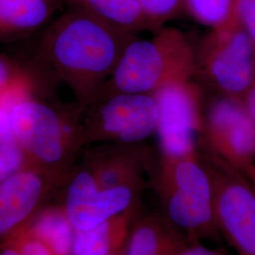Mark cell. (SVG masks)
Segmentation results:
<instances>
[{"label": "cell", "mask_w": 255, "mask_h": 255, "mask_svg": "<svg viewBox=\"0 0 255 255\" xmlns=\"http://www.w3.org/2000/svg\"><path fill=\"white\" fill-rule=\"evenodd\" d=\"M158 108L152 94L115 93L82 108L79 134L82 147L94 144H139L156 133Z\"/></svg>", "instance_id": "6"}, {"label": "cell", "mask_w": 255, "mask_h": 255, "mask_svg": "<svg viewBox=\"0 0 255 255\" xmlns=\"http://www.w3.org/2000/svg\"><path fill=\"white\" fill-rule=\"evenodd\" d=\"M7 238L17 248L21 255H55L44 241L27 229L26 224Z\"/></svg>", "instance_id": "21"}, {"label": "cell", "mask_w": 255, "mask_h": 255, "mask_svg": "<svg viewBox=\"0 0 255 255\" xmlns=\"http://www.w3.org/2000/svg\"><path fill=\"white\" fill-rule=\"evenodd\" d=\"M58 189L46 175L26 166L0 182V242L32 219Z\"/></svg>", "instance_id": "10"}, {"label": "cell", "mask_w": 255, "mask_h": 255, "mask_svg": "<svg viewBox=\"0 0 255 255\" xmlns=\"http://www.w3.org/2000/svg\"><path fill=\"white\" fill-rule=\"evenodd\" d=\"M154 32L149 39L136 35L128 42L99 96L152 94L166 85L191 80L195 48L187 37L175 27H163Z\"/></svg>", "instance_id": "3"}, {"label": "cell", "mask_w": 255, "mask_h": 255, "mask_svg": "<svg viewBox=\"0 0 255 255\" xmlns=\"http://www.w3.org/2000/svg\"><path fill=\"white\" fill-rule=\"evenodd\" d=\"M144 185L101 189L91 200L66 212L75 231H86L139 204Z\"/></svg>", "instance_id": "14"}, {"label": "cell", "mask_w": 255, "mask_h": 255, "mask_svg": "<svg viewBox=\"0 0 255 255\" xmlns=\"http://www.w3.org/2000/svg\"><path fill=\"white\" fill-rule=\"evenodd\" d=\"M213 188L214 213L238 255H255V188L243 174L205 148L200 154Z\"/></svg>", "instance_id": "7"}, {"label": "cell", "mask_w": 255, "mask_h": 255, "mask_svg": "<svg viewBox=\"0 0 255 255\" xmlns=\"http://www.w3.org/2000/svg\"><path fill=\"white\" fill-rule=\"evenodd\" d=\"M25 71L9 59L0 56V97L14 87L24 77Z\"/></svg>", "instance_id": "22"}, {"label": "cell", "mask_w": 255, "mask_h": 255, "mask_svg": "<svg viewBox=\"0 0 255 255\" xmlns=\"http://www.w3.org/2000/svg\"><path fill=\"white\" fill-rule=\"evenodd\" d=\"M27 82L28 77L25 74L14 87L0 97V182L27 166L26 156L9 117L11 102Z\"/></svg>", "instance_id": "18"}, {"label": "cell", "mask_w": 255, "mask_h": 255, "mask_svg": "<svg viewBox=\"0 0 255 255\" xmlns=\"http://www.w3.org/2000/svg\"><path fill=\"white\" fill-rule=\"evenodd\" d=\"M134 36L136 33L68 4L41 36L32 68L38 76L64 84L84 108L100 95Z\"/></svg>", "instance_id": "1"}, {"label": "cell", "mask_w": 255, "mask_h": 255, "mask_svg": "<svg viewBox=\"0 0 255 255\" xmlns=\"http://www.w3.org/2000/svg\"><path fill=\"white\" fill-rule=\"evenodd\" d=\"M100 189L144 185L146 156L138 144H99L83 151Z\"/></svg>", "instance_id": "11"}, {"label": "cell", "mask_w": 255, "mask_h": 255, "mask_svg": "<svg viewBox=\"0 0 255 255\" xmlns=\"http://www.w3.org/2000/svg\"><path fill=\"white\" fill-rule=\"evenodd\" d=\"M255 75V52L251 39L236 14L211 28L195 49V72L219 96L242 101Z\"/></svg>", "instance_id": "5"}, {"label": "cell", "mask_w": 255, "mask_h": 255, "mask_svg": "<svg viewBox=\"0 0 255 255\" xmlns=\"http://www.w3.org/2000/svg\"><path fill=\"white\" fill-rule=\"evenodd\" d=\"M237 0H183V9L211 28L225 24L234 15Z\"/></svg>", "instance_id": "19"}, {"label": "cell", "mask_w": 255, "mask_h": 255, "mask_svg": "<svg viewBox=\"0 0 255 255\" xmlns=\"http://www.w3.org/2000/svg\"><path fill=\"white\" fill-rule=\"evenodd\" d=\"M235 10L251 39L255 52V0H237Z\"/></svg>", "instance_id": "23"}, {"label": "cell", "mask_w": 255, "mask_h": 255, "mask_svg": "<svg viewBox=\"0 0 255 255\" xmlns=\"http://www.w3.org/2000/svg\"><path fill=\"white\" fill-rule=\"evenodd\" d=\"M26 226L55 255H72L75 229L63 205L44 206Z\"/></svg>", "instance_id": "16"}, {"label": "cell", "mask_w": 255, "mask_h": 255, "mask_svg": "<svg viewBox=\"0 0 255 255\" xmlns=\"http://www.w3.org/2000/svg\"><path fill=\"white\" fill-rule=\"evenodd\" d=\"M154 188L164 218L189 243L218 232L212 182L198 152L181 157L162 156Z\"/></svg>", "instance_id": "4"}, {"label": "cell", "mask_w": 255, "mask_h": 255, "mask_svg": "<svg viewBox=\"0 0 255 255\" xmlns=\"http://www.w3.org/2000/svg\"><path fill=\"white\" fill-rule=\"evenodd\" d=\"M124 255V250H123L122 252H120V253H119V254H117V255Z\"/></svg>", "instance_id": "28"}, {"label": "cell", "mask_w": 255, "mask_h": 255, "mask_svg": "<svg viewBox=\"0 0 255 255\" xmlns=\"http://www.w3.org/2000/svg\"><path fill=\"white\" fill-rule=\"evenodd\" d=\"M158 108L156 133L162 156L195 154L196 138L202 132V91L189 81L166 85L152 93Z\"/></svg>", "instance_id": "9"}, {"label": "cell", "mask_w": 255, "mask_h": 255, "mask_svg": "<svg viewBox=\"0 0 255 255\" xmlns=\"http://www.w3.org/2000/svg\"><path fill=\"white\" fill-rule=\"evenodd\" d=\"M81 110L77 103L64 111L37 99L29 80L9 108L27 166L46 175L58 188L83 149L78 127Z\"/></svg>", "instance_id": "2"}, {"label": "cell", "mask_w": 255, "mask_h": 255, "mask_svg": "<svg viewBox=\"0 0 255 255\" xmlns=\"http://www.w3.org/2000/svg\"><path fill=\"white\" fill-rule=\"evenodd\" d=\"M0 255H21V254L14 244L6 238L0 242Z\"/></svg>", "instance_id": "26"}, {"label": "cell", "mask_w": 255, "mask_h": 255, "mask_svg": "<svg viewBox=\"0 0 255 255\" xmlns=\"http://www.w3.org/2000/svg\"><path fill=\"white\" fill-rule=\"evenodd\" d=\"M158 29L183 9V0H133Z\"/></svg>", "instance_id": "20"}, {"label": "cell", "mask_w": 255, "mask_h": 255, "mask_svg": "<svg viewBox=\"0 0 255 255\" xmlns=\"http://www.w3.org/2000/svg\"><path fill=\"white\" fill-rule=\"evenodd\" d=\"M187 244V239L174 228L162 212L151 211L134 220L124 255H176Z\"/></svg>", "instance_id": "13"}, {"label": "cell", "mask_w": 255, "mask_h": 255, "mask_svg": "<svg viewBox=\"0 0 255 255\" xmlns=\"http://www.w3.org/2000/svg\"><path fill=\"white\" fill-rule=\"evenodd\" d=\"M250 182L251 183L254 185V187L255 188V169H254V172H253V175H252V177H251V179H250Z\"/></svg>", "instance_id": "27"}, {"label": "cell", "mask_w": 255, "mask_h": 255, "mask_svg": "<svg viewBox=\"0 0 255 255\" xmlns=\"http://www.w3.org/2000/svg\"><path fill=\"white\" fill-rule=\"evenodd\" d=\"M139 204L86 231H75L72 255H114L122 252Z\"/></svg>", "instance_id": "15"}, {"label": "cell", "mask_w": 255, "mask_h": 255, "mask_svg": "<svg viewBox=\"0 0 255 255\" xmlns=\"http://www.w3.org/2000/svg\"><path fill=\"white\" fill-rule=\"evenodd\" d=\"M176 255H220L219 253L212 251L206 247L202 246L198 242L189 243Z\"/></svg>", "instance_id": "24"}, {"label": "cell", "mask_w": 255, "mask_h": 255, "mask_svg": "<svg viewBox=\"0 0 255 255\" xmlns=\"http://www.w3.org/2000/svg\"><path fill=\"white\" fill-rule=\"evenodd\" d=\"M242 102L250 117L255 122V75L253 83L244 96Z\"/></svg>", "instance_id": "25"}, {"label": "cell", "mask_w": 255, "mask_h": 255, "mask_svg": "<svg viewBox=\"0 0 255 255\" xmlns=\"http://www.w3.org/2000/svg\"><path fill=\"white\" fill-rule=\"evenodd\" d=\"M204 147L250 181L255 164V122L242 101L219 96L203 117Z\"/></svg>", "instance_id": "8"}, {"label": "cell", "mask_w": 255, "mask_h": 255, "mask_svg": "<svg viewBox=\"0 0 255 255\" xmlns=\"http://www.w3.org/2000/svg\"><path fill=\"white\" fill-rule=\"evenodd\" d=\"M67 2L132 33L158 29L133 0H67Z\"/></svg>", "instance_id": "17"}, {"label": "cell", "mask_w": 255, "mask_h": 255, "mask_svg": "<svg viewBox=\"0 0 255 255\" xmlns=\"http://www.w3.org/2000/svg\"><path fill=\"white\" fill-rule=\"evenodd\" d=\"M67 5V0H0V42L34 33Z\"/></svg>", "instance_id": "12"}]
</instances>
